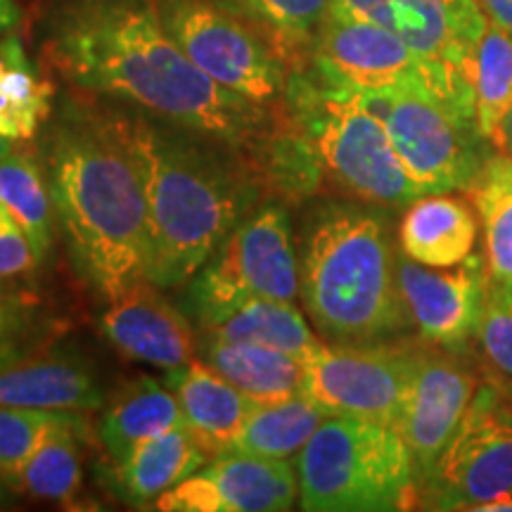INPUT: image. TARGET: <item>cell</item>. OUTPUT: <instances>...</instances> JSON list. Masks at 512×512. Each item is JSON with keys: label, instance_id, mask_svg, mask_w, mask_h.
<instances>
[{"label": "cell", "instance_id": "cell-29", "mask_svg": "<svg viewBox=\"0 0 512 512\" xmlns=\"http://www.w3.org/2000/svg\"><path fill=\"white\" fill-rule=\"evenodd\" d=\"M328 418L330 415L304 394L256 406L242 425L233 448L256 456L287 458L302 451L311 434Z\"/></svg>", "mask_w": 512, "mask_h": 512}, {"label": "cell", "instance_id": "cell-28", "mask_svg": "<svg viewBox=\"0 0 512 512\" xmlns=\"http://www.w3.org/2000/svg\"><path fill=\"white\" fill-rule=\"evenodd\" d=\"M470 83L479 133L498 145L501 126L512 107V34L494 22L486 24L472 53Z\"/></svg>", "mask_w": 512, "mask_h": 512}, {"label": "cell", "instance_id": "cell-37", "mask_svg": "<svg viewBox=\"0 0 512 512\" xmlns=\"http://www.w3.org/2000/svg\"><path fill=\"white\" fill-rule=\"evenodd\" d=\"M19 22V8L15 0H0V34Z\"/></svg>", "mask_w": 512, "mask_h": 512}, {"label": "cell", "instance_id": "cell-22", "mask_svg": "<svg viewBox=\"0 0 512 512\" xmlns=\"http://www.w3.org/2000/svg\"><path fill=\"white\" fill-rule=\"evenodd\" d=\"M207 453L195 444L185 425L143 441L117 463V489L124 501L145 508L164 491L195 475L207 463Z\"/></svg>", "mask_w": 512, "mask_h": 512}, {"label": "cell", "instance_id": "cell-25", "mask_svg": "<svg viewBox=\"0 0 512 512\" xmlns=\"http://www.w3.org/2000/svg\"><path fill=\"white\" fill-rule=\"evenodd\" d=\"M211 339L223 342H252L261 347L285 351L309 363L325 347L299 313L294 302L254 297L238 306L230 316L207 328Z\"/></svg>", "mask_w": 512, "mask_h": 512}, {"label": "cell", "instance_id": "cell-32", "mask_svg": "<svg viewBox=\"0 0 512 512\" xmlns=\"http://www.w3.org/2000/svg\"><path fill=\"white\" fill-rule=\"evenodd\" d=\"M79 420L76 413L0 406V477L19 489L24 467L57 430Z\"/></svg>", "mask_w": 512, "mask_h": 512}, {"label": "cell", "instance_id": "cell-11", "mask_svg": "<svg viewBox=\"0 0 512 512\" xmlns=\"http://www.w3.org/2000/svg\"><path fill=\"white\" fill-rule=\"evenodd\" d=\"M155 3L164 29L209 79L266 107L283 100L290 67L252 24L214 0Z\"/></svg>", "mask_w": 512, "mask_h": 512}, {"label": "cell", "instance_id": "cell-19", "mask_svg": "<svg viewBox=\"0 0 512 512\" xmlns=\"http://www.w3.org/2000/svg\"><path fill=\"white\" fill-rule=\"evenodd\" d=\"M223 512H283L297 503L299 477L287 458L228 448L202 472Z\"/></svg>", "mask_w": 512, "mask_h": 512}, {"label": "cell", "instance_id": "cell-33", "mask_svg": "<svg viewBox=\"0 0 512 512\" xmlns=\"http://www.w3.org/2000/svg\"><path fill=\"white\" fill-rule=\"evenodd\" d=\"M479 339L491 363L512 377V297L491 283H486Z\"/></svg>", "mask_w": 512, "mask_h": 512}, {"label": "cell", "instance_id": "cell-21", "mask_svg": "<svg viewBox=\"0 0 512 512\" xmlns=\"http://www.w3.org/2000/svg\"><path fill=\"white\" fill-rule=\"evenodd\" d=\"M181 425L183 411L176 394L152 377H140L114 396L102 413L98 434L105 451L121 463L143 441Z\"/></svg>", "mask_w": 512, "mask_h": 512}, {"label": "cell", "instance_id": "cell-30", "mask_svg": "<svg viewBox=\"0 0 512 512\" xmlns=\"http://www.w3.org/2000/svg\"><path fill=\"white\" fill-rule=\"evenodd\" d=\"M46 174L38 159L27 150H12L0 162V202L10 209L27 238L34 245L38 259H46L53 245V207Z\"/></svg>", "mask_w": 512, "mask_h": 512}, {"label": "cell", "instance_id": "cell-24", "mask_svg": "<svg viewBox=\"0 0 512 512\" xmlns=\"http://www.w3.org/2000/svg\"><path fill=\"white\" fill-rule=\"evenodd\" d=\"M467 192L482 223L486 278L512 297V155L486 157Z\"/></svg>", "mask_w": 512, "mask_h": 512}, {"label": "cell", "instance_id": "cell-9", "mask_svg": "<svg viewBox=\"0 0 512 512\" xmlns=\"http://www.w3.org/2000/svg\"><path fill=\"white\" fill-rule=\"evenodd\" d=\"M512 496V394L501 380H484L460 427L430 475L418 503L427 510H479Z\"/></svg>", "mask_w": 512, "mask_h": 512}, {"label": "cell", "instance_id": "cell-17", "mask_svg": "<svg viewBox=\"0 0 512 512\" xmlns=\"http://www.w3.org/2000/svg\"><path fill=\"white\" fill-rule=\"evenodd\" d=\"M166 387L181 403L185 430L211 458L233 448L242 425L256 408V403L219 370L200 361L169 370Z\"/></svg>", "mask_w": 512, "mask_h": 512}, {"label": "cell", "instance_id": "cell-39", "mask_svg": "<svg viewBox=\"0 0 512 512\" xmlns=\"http://www.w3.org/2000/svg\"><path fill=\"white\" fill-rule=\"evenodd\" d=\"M15 145H17V143H15V140L5 138V136H3V133H0V162H3V159H5V157H8L12 150H15Z\"/></svg>", "mask_w": 512, "mask_h": 512}, {"label": "cell", "instance_id": "cell-40", "mask_svg": "<svg viewBox=\"0 0 512 512\" xmlns=\"http://www.w3.org/2000/svg\"><path fill=\"white\" fill-rule=\"evenodd\" d=\"M8 489H10V486L5 484V479H3V477H0V503L8 501Z\"/></svg>", "mask_w": 512, "mask_h": 512}, {"label": "cell", "instance_id": "cell-6", "mask_svg": "<svg viewBox=\"0 0 512 512\" xmlns=\"http://www.w3.org/2000/svg\"><path fill=\"white\" fill-rule=\"evenodd\" d=\"M309 512H394L418 503V472L401 432L384 422L330 415L297 460Z\"/></svg>", "mask_w": 512, "mask_h": 512}, {"label": "cell", "instance_id": "cell-12", "mask_svg": "<svg viewBox=\"0 0 512 512\" xmlns=\"http://www.w3.org/2000/svg\"><path fill=\"white\" fill-rule=\"evenodd\" d=\"M420 354L366 344H325L306 363L302 394L328 415H356L396 427Z\"/></svg>", "mask_w": 512, "mask_h": 512}, {"label": "cell", "instance_id": "cell-20", "mask_svg": "<svg viewBox=\"0 0 512 512\" xmlns=\"http://www.w3.org/2000/svg\"><path fill=\"white\" fill-rule=\"evenodd\" d=\"M477 214L460 197L422 195L401 219V252L418 264L451 268L475 252Z\"/></svg>", "mask_w": 512, "mask_h": 512}, {"label": "cell", "instance_id": "cell-36", "mask_svg": "<svg viewBox=\"0 0 512 512\" xmlns=\"http://www.w3.org/2000/svg\"><path fill=\"white\" fill-rule=\"evenodd\" d=\"M489 22L512 34V0H477Z\"/></svg>", "mask_w": 512, "mask_h": 512}, {"label": "cell", "instance_id": "cell-3", "mask_svg": "<svg viewBox=\"0 0 512 512\" xmlns=\"http://www.w3.org/2000/svg\"><path fill=\"white\" fill-rule=\"evenodd\" d=\"M48 178L76 268L112 302L147 271V202L121 114L64 107Z\"/></svg>", "mask_w": 512, "mask_h": 512}, {"label": "cell", "instance_id": "cell-1", "mask_svg": "<svg viewBox=\"0 0 512 512\" xmlns=\"http://www.w3.org/2000/svg\"><path fill=\"white\" fill-rule=\"evenodd\" d=\"M48 55L83 91L131 102L166 124L221 140L245 159L275 124L266 105L195 67L164 29L155 0H74L55 19Z\"/></svg>", "mask_w": 512, "mask_h": 512}, {"label": "cell", "instance_id": "cell-10", "mask_svg": "<svg viewBox=\"0 0 512 512\" xmlns=\"http://www.w3.org/2000/svg\"><path fill=\"white\" fill-rule=\"evenodd\" d=\"M366 100L382 117L420 195L467 190L486 162L484 143H489L475 117L422 91L366 95Z\"/></svg>", "mask_w": 512, "mask_h": 512}, {"label": "cell", "instance_id": "cell-35", "mask_svg": "<svg viewBox=\"0 0 512 512\" xmlns=\"http://www.w3.org/2000/svg\"><path fill=\"white\" fill-rule=\"evenodd\" d=\"M41 264L34 245L10 209L0 202V280L27 275Z\"/></svg>", "mask_w": 512, "mask_h": 512}, {"label": "cell", "instance_id": "cell-13", "mask_svg": "<svg viewBox=\"0 0 512 512\" xmlns=\"http://www.w3.org/2000/svg\"><path fill=\"white\" fill-rule=\"evenodd\" d=\"M332 8L392 31L415 53L465 79L489 24L477 0H332Z\"/></svg>", "mask_w": 512, "mask_h": 512}, {"label": "cell", "instance_id": "cell-26", "mask_svg": "<svg viewBox=\"0 0 512 512\" xmlns=\"http://www.w3.org/2000/svg\"><path fill=\"white\" fill-rule=\"evenodd\" d=\"M245 19L278 50L290 69L311 60L313 43L332 0H214Z\"/></svg>", "mask_w": 512, "mask_h": 512}, {"label": "cell", "instance_id": "cell-18", "mask_svg": "<svg viewBox=\"0 0 512 512\" xmlns=\"http://www.w3.org/2000/svg\"><path fill=\"white\" fill-rule=\"evenodd\" d=\"M0 406L86 413L102 406V389L76 356L22 358L0 370Z\"/></svg>", "mask_w": 512, "mask_h": 512}, {"label": "cell", "instance_id": "cell-5", "mask_svg": "<svg viewBox=\"0 0 512 512\" xmlns=\"http://www.w3.org/2000/svg\"><path fill=\"white\" fill-rule=\"evenodd\" d=\"M280 117L309 143L325 178L347 195L387 209L422 197L366 95L328 79L311 62L290 69Z\"/></svg>", "mask_w": 512, "mask_h": 512}, {"label": "cell", "instance_id": "cell-7", "mask_svg": "<svg viewBox=\"0 0 512 512\" xmlns=\"http://www.w3.org/2000/svg\"><path fill=\"white\" fill-rule=\"evenodd\" d=\"M309 62L328 79L366 95L422 91L475 117L470 79L415 53L392 31L332 5L320 24Z\"/></svg>", "mask_w": 512, "mask_h": 512}, {"label": "cell", "instance_id": "cell-16", "mask_svg": "<svg viewBox=\"0 0 512 512\" xmlns=\"http://www.w3.org/2000/svg\"><path fill=\"white\" fill-rule=\"evenodd\" d=\"M100 328L121 354L150 366L174 370L195 361V332L147 278L128 285L110 309L102 313Z\"/></svg>", "mask_w": 512, "mask_h": 512}, {"label": "cell", "instance_id": "cell-4", "mask_svg": "<svg viewBox=\"0 0 512 512\" xmlns=\"http://www.w3.org/2000/svg\"><path fill=\"white\" fill-rule=\"evenodd\" d=\"M387 221L356 204H328L306 228L299 292L323 337L366 344L411 323Z\"/></svg>", "mask_w": 512, "mask_h": 512}, {"label": "cell", "instance_id": "cell-27", "mask_svg": "<svg viewBox=\"0 0 512 512\" xmlns=\"http://www.w3.org/2000/svg\"><path fill=\"white\" fill-rule=\"evenodd\" d=\"M53 86L31 67L17 38L0 43V133L29 143L50 117Z\"/></svg>", "mask_w": 512, "mask_h": 512}, {"label": "cell", "instance_id": "cell-31", "mask_svg": "<svg viewBox=\"0 0 512 512\" xmlns=\"http://www.w3.org/2000/svg\"><path fill=\"white\" fill-rule=\"evenodd\" d=\"M83 427L86 422L81 418L74 420L38 448L24 467L17 491H24L38 501L72 503L83 482L79 456V434Z\"/></svg>", "mask_w": 512, "mask_h": 512}, {"label": "cell", "instance_id": "cell-23", "mask_svg": "<svg viewBox=\"0 0 512 512\" xmlns=\"http://www.w3.org/2000/svg\"><path fill=\"white\" fill-rule=\"evenodd\" d=\"M209 366L233 382L256 406L280 403L302 394L306 363L285 351L252 342L209 339Z\"/></svg>", "mask_w": 512, "mask_h": 512}, {"label": "cell", "instance_id": "cell-15", "mask_svg": "<svg viewBox=\"0 0 512 512\" xmlns=\"http://www.w3.org/2000/svg\"><path fill=\"white\" fill-rule=\"evenodd\" d=\"M477 387L475 375L453 358L420 354L396 422L413 456L418 489L463 422Z\"/></svg>", "mask_w": 512, "mask_h": 512}, {"label": "cell", "instance_id": "cell-8", "mask_svg": "<svg viewBox=\"0 0 512 512\" xmlns=\"http://www.w3.org/2000/svg\"><path fill=\"white\" fill-rule=\"evenodd\" d=\"M297 294L299 264L290 216L280 204H268L247 214L195 273L188 290V311L207 330L247 299L294 302Z\"/></svg>", "mask_w": 512, "mask_h": 512}, {"label": "cell", "instance_id": "cell-2", "mask_svg": "<svg viewBox=\"0 0 512 512\" xmlns=\"http://www.w3.org/2000/svg\"><path fill=\"white\" fill-rule=\"evenodd\" d=\"M147 202V271L157 287L195 275L261 195L245 155L155 117H124Z\"/></svg>", "mask_w": 512, "mask_h": 512}, {"label": "cell", "instance_id": "cell-38", "mask_svg": "<svg viewBox=\"0 0 512 512\" xmlns=\"http://www.w3.org/2000/svg\"><path fill=\"white\" fill-rule=\"evenodd\" d=\"M498 150L501 152H508V155H512V107L508 112V117H505L503 126H501V138H498Z\"/></svg>", "mask_w": 512, "mask_h": 512}, {"label": "cell", "instance_id": "cell-34", "mask_svg": "<svg viewBox=\"0 0 512 512\" xmlns=\"http://www.w3.org/2000/svg\"><path fill=\"white\" fill-rule=\"evenodd\" d=\"M31 337V309L22 297L0 285V370L22 361Z\"/></svg>", "mask_w": 512, "mask_h": 512}, {"label": "cell", "instance_id": "cell-41", "mask_svg": "<svg viewBox=\"0 0 512 512\" xmlns=\"http://www.w3.org/2000/svg\"><path fill=\"white\" fill-rule=\"evenodd\" d=\"M505 384H508V389H510V394H512V384L510 382H505Z\"/></svg>", "mask_w": 512, "mask_h": 512}, {"label": "cell", "instance_id": "cell-14", "mask_svg": "<svg viewBox=\"0 0 512 512\" xmlns=\"http://www.w3.org/2000/svg\"><path fill=\"white\" fill-rule=\"evenodd\" d=\"M396 266L403 302L425 342L456 351L479 337L489 283L484 256L472 252L451 271H434L406 254Z\"/></svg>", "mask_w": 512, "mask_h": 512}]
</instances>
